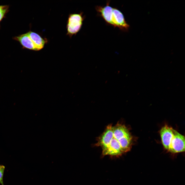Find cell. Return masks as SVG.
<instances>
[{"mask_svg":"<svg viewBox=\"0 0 185 185\" xmlns=\"http://www.w3.org/2000/svg\"><path fill=\"white\" fill-rule=\"evenodd\" d=\"M133 140L129 129L118 121L114 125H107L94 145L101 148L102 156L119 157L130 151Z\"/></svg>","mask_w":185,"mask_h":185,"instance_id":"6da1fadb","label":"cell"},{"mask_svg":"<svg viewBox=\"0 0 185 185\" xmlns=\"http://www.w3.org/2000/svg\"><path fill=\"white\" fill-rule=\"evenodd\" d=\"M160 134L164 148L169 152L177 153L185 151V137L172 127L166 125Z\"/></svg>","mask_w":185,"mask_h":185,"instance_id":"7a4b0ae2","label":"cell"},{"mask_svg":"<svg viewBox=\"0 0 185 185\" xmlns=\"http://www.w3.org/2000/svg\"><path fill=\"white\" fill-rule=\"evenodd\" d=\"M84 17L82 12L71 13L69 15L67 22V35L71 38L73 35L76 34L81 27Z\"/></svg>","mask_w":185,"mask_h":185,"instance_id":"3957f363","label":"cell"},{"mask_svg":"<svg viewBox=\"0 0 185 185\" xmlns=\"http://www.w3.org/2000/svg\"><path fill=\"white\" fill-rule=\"evenodd\" d=\"M112 25L124 31H127L129 25L126 22L122 13L116 8H113L111 18Z\"/></svg>","mask_w":185,"mask_h":185,"instance_id":"277c9868","label":"cell"},{"mask_svg":"<svg viewBox=\"0 0 185 185\" xmlns=\"http://www.w3.org/2000/svg\"><path fill=\"white\" fill-rule=\"evenodd\" d=\"M109 2L104 6H97L96 9L100 16L108 24L112 25L111 18L113 7L109 6Z\"/></svg>","mask_w":185,"mask_h":185,"instance_id":"5b68a950","label":"cell"},{"mask_svg":"<svg viewBox=\"0 0 185 185\" xmlns=\"http://www.w3.org/2000/svg\"><path fill=\"white\" fill-rule=\"evenodd\" d=\"M13 39L19 42L23 48L36 51L33 42L27 33L15 36Z\"/></svg>","mask_w":185,"mask_h":185,"instance_id":"8992f818","label":"cell"},{"mask_svg":"<svg viewBox=\"0 0 185 185\" xmlns=\"http://www.w3.org/2000/svg\"><path fill=\"white\" fill-rule=\"evenodd\" d=\"M27 33L33 42L36 51L43 49L47 42V39L43 38L36 33L30 30Z\"/></svg>","mask_w":185,"mask_h":185,"instance_id":"52a82bcc","label":"cell"},{"mask_svg":"<svg viewBox=\"0 0 185 185\" xmlns=\"http://www.w3.org/2000/svg\"><path fill=\"white\" fill-rule=\"evenodd\" d=\"M9 7L7 5H0V23L8 12Z\"/></svg>","mask_w":185,"mask_h":185,"instance_id":"ba28073f","label":"cell"},{"mask_svg":"<svg viewBox=\"0 0 185 185\" xmlns=\"http://www.w3.org/2000/svg\"><path fill=\"white\" fill-rule=\"evenodd\" d=\"M5 169V166L0 165V183L2 185H4L3 182V176Z\"/></svg>","mask_w":185,"mask_h":185,"instance_id":"9c48e42d","label":"cell"}]
</instances>
